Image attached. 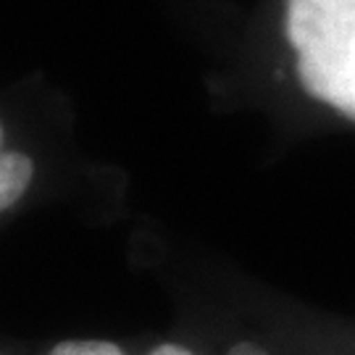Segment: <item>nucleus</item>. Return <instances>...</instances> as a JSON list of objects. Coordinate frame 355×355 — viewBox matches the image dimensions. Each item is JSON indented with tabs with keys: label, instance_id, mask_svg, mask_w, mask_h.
Returning <instances> with one entry per match:
<instances>
[{
	"label": "nucleus",
	"instance_id": "nucleus-1",
	"mask_svg": "<svg viewBox=\"0 0 355 355\" xmlns=\"http://www.w3.org/2000/svg\"><path fill=\"white\" fill-rule=\"evenodd\" d=\"M287 40L300 85L355 121V0H287Z\"/></svg>",
	"mask_w": 355,
	"mask_h": 355
},
{
	"label": "nucleus",
	"instance_id": "nucleus-2",
	"mask_svg": "<svg viewBox=\"0 0 355 355\" xmlns=\"http://www.w3.org/2000/svg\"><path fill=\"white\" fill-rule=\"evenodd\" d=\"M35 174V166L26 158L24 153L3 150L0 158V208L8 211L29 187Z\"/></svg>",
	"mask_w": 355,
	"mask_h": 355
},
{
	"label": "nucleus",
	"instance_id": "nucleus-3",
	"mask_svg": "<svg viewBox=\"0 0 355 355\" xmlns=\"http://www.w3.org/2000/svg\"><path fill=\"white\" fill-rule=\"evenodd\" d=\"M51 355H124L121 347L105 340H69L53 347Z\"/></svg>",
	"mask_w": 355,
	"mask_h": 355
},
{
	"label": "nucleus",
	"instance_id": "nucleus-4",
	"mask_svg": "<svg viewBox=\"0 0 355 355\" xmlns=\"http://www.w3.org/2000/svg\"><path fill=\"white\" fill-rule=\"evenodd\" d=\"M229 355H268V353L266 350H261V347L253 343H240L229 350Z\"/></svg>",
	"mask_w": 355,
	"mask_h": 355
},
{
	"label": "nucleus",
	"instance_id": "nucleus-5",
	"mask_svg": "<svg viewBox=\"0 0 355 355\" xmlns=\"http://www.w3.org/2000/svg\"><path fill=\"white\" fill-rule=\"evenodd\" d=\"M150 355H192V353L184 350V347H179V345H161V347H155Z\"/></svg>",
	"mask_w": 355,
	"mask_h": 355
}]
</instances>
